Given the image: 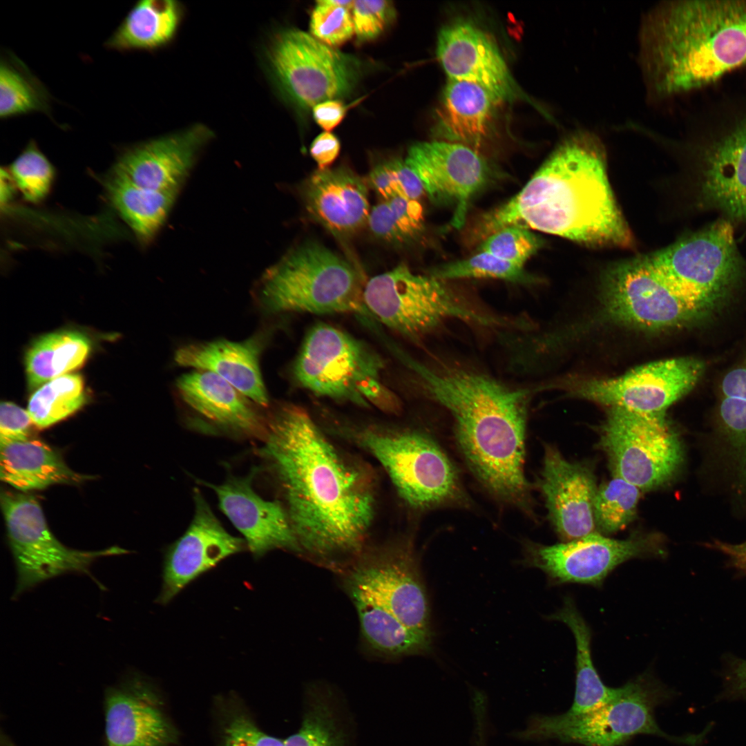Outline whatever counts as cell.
<instances>
[{
    "label": "cell",
    "instance_id": "obj_1",
    "mask_svg": "<svg viewBox=\"0 0 746 746\" xmlns=\"http://www.w3.org/2000/svg\"><path fill=\"white\" fill-rule=\"evenodd\" d=\"M261 455L280 489L300 553L354 558L374 519L376 477L343 452L303 408L282 404L266 419Z\"/></svg>",
    "mask_w": 746,
    "mask_h": 746
},
{
    "label": "cell",
    "instance_id": "obj_2",
    "mask_svg": "<svg viewBox=\"0 0 746 746\" xmlns=\"http://www.w3.org/2000/svg\"><path fill=\"white\" fill-rule=\"evenodd\" d=\"M508 227L537 230L592 247L634 245L609 182L604 146L586 131L569 134L519 193L480 216L470 238L481 242Z\"/></svg>",
    "mask_w": 746,
    "mask_h": 746
},
{
    "label": "cell",
    "instance_id": "obj_3",
    "mask_svg": "<svg viewBox=\"0 0 746 746\" xmlns=\"http://www.w3.org/2000/svg\"><path fill=\"white\" fill-rule=\"evenodd\" d=\"M397 356L452 416L459 449L481 483L498 499L529 509L524 472L528 392L468 370H435L402 350Z\"/></svg>",
    "mask_w": 746,
    "mask_h": 746
},
{
    "label": "cell",
    "instance_id": "obj_4",
    "mask_svg": "<svg viewBox=\"0 0 746 746\" xmlns=\"http://www.w3.org/2000/svg\"><path fill=\"white\" fill-rule=\"evenodd\" d=\"M639 41L649 100L701 88L746 63V0L662 2L643 18Z\"/></svg>",
    "mask_w": 746,
    "mask_h": 746
},
{
    "label": "cell",
    "instance_id": "obj_5",
    "mask_svg": "<svg viewBox=\"0 0 746 746\" xmlns=\"http://www.w3.org/2000/svg\"><path fill=\"white\" fill-rule=\"evenodd\" d=\"M329 432L374 457L410 506L427 508L460 499L457 470L427 434L408 428L340 420L330 422Z\"/></svg>",
    "mask_w": 746,
    "mask_h": 746
},
{
    "label": "cell",
    "instance_id": "obj_6",
    "mask_svg": "<svg viewBox=\"0 0 746 746\" xmlns=\"http://www.w3.org/2000/svg\"><path fill=\"white\" fill-rule=\"evenodd\" d=\"M364 287L348 261L320 244L308 242L291 249L265 272L256 298L272 314L354 313L369 317Z\"/></svg>",
    "mask_w": 746,
    "mask_h": 746
},
{
    "label": "cell",
    "instance_id": "obj_7",
    "mask_svg": "<svg viewBox=\"0 0 746 746\" xmlns=\"http://www.w3.org/2000/svg\"><path fill=\"white\" fill-rule=\"evenodd\" d=\"M662 282L701 317L724 304L746 280L731 222L721 218L644 256Z\"/></svg>",
    "mask_w": 746,
    "mask_h": 746
},
{
    "label": "cell",
    "instance_id": "obj_8",
    "mask_svg": "<svg viewBox=\"0 0 746 746\" xmlns=\"http://www.w3.org/2000/svg\"><path fill=\"white\" fill-rule=\"evenodd\" d=\"M667 696L662 687L644 674L622 685L616 698L599 708L580 714L535 715L511 736L523 741L554 739L584 746H619L633 736L646 734L700 746L708 729L674 736L658 726L653 709Z\"/></svg>",
    "mask_w": 746,
    "mask_h": 746
},
{
    "label": "cell",
    "instance_id": "obj_9",
    "mask_svg": "<svg viewBox=\"0 0 746 746\" xmlns=\"http://www.w3.org/2000/svg\"><path fill=\"white\" fill-rule=\"evenodd\" d=\"M363 301L372 318L414 341L450 318L483 326L506 325L504 319L465 304L444 280L414 274L404 264L370 278L365 284Z\"/></svg>",
    "mask_w": 746,
    "mask_h": 746
},
{
    "label": "cell",
    "instance_id": "obj_10",
    "mask_svg": "<svg viewBox=\"0 0 746 746\" xmlns=\"http://www.w3.org/2000/svg\"><path fill=\"white\" fill-rule=\"evenodd\" d=\"M384 368L382 356L366 343L320 323L307 333L292 372L298 384L316 396L369 408Z\"/></svg>",
    "mask_w": 746,
    "mask_h": 746
},
{
    "label": "cell",
    "instance_id": "obj_11",
    "mask_svg": "<svg viewBox=\"0 0 746 746\" xmlns=\"http://www.w3.org/2000/svg\"><path fill=\"white\" fill-rule=\"evenodd\" d=\"M1 504L17 571L13 600L50 579L71 573L88 575L104 590L90 572L91 565L100 557L128 552L115 546L81 551L64 545L49 529L41 507L32 495L2 491Z\"/></svg>",
    "mask_w": 746,
    "mask_h": 746
},
{
    "label": "cell",
    "instance_id": "obj_12",
    "mask_svg": "<svg viewBox=\"0 0 746 746\" xmlns=\"http://www.w3.org/2000/svg\"><path fill=\"white\" fill-rule=\"evenodd\" d=\"M599 446L613 476L640 490H651L671 479L682 461L678 437L662 414L609 408Z\"/></svg>",
    "mask_w": 746,
    "mask_h": 746
},
{
    "label": "cell",
    "instance_id": "obj_13",
    "mask_svg": "<svg viewBox=\"0 0 746 746\" xmlns=\"http://www.w3.org/2000/svg\"><path fill=\"white\" fill-rule=\"evenodd\" d=\"M271 71L282 91L303 108L349 94L361 73V61L296 28L278 33L268 50Z\"/></svg>",
    "mask_w": 746,
    "mask_h": 746
},
{
    "label": "cell",
    "instance_id": "obj_14",
    "mask_svg": "<svg viewBox=\"0 0 746 746\" xmlns=\"http://www.w3.org/2000/svg\"><path fill=\"white\" fill-rule=\"evenodd\" d=\"M343 571V585L365 592L412 631L432 636L430 609L412 542L366 546Z\"/></svg>",
    "mask_w": 746,
    "mask_h": 746
},
{
    "label": "cell",
    "instance_id": "obj_15",
    "mask_svg": "<svg viewBox=\"0 0 746 746\" xmlns=\"http://www.w3.org/2000/svg\"><path fill=\"white\" fill-rule=\"evenodd\" d=\"M526 563L542 570L554 584L602 586L619 565L634 558L663 557L664 540L657 534L635 533L624 539L594 532L551 546H528Z\"/></svg>",
    "mask_w": 746,
    "mask_h": 746
},
{
    "label": "cell",
    "instance_id": "obj_16",
    "mask_svg": "<svg viewBox=\"0 0 746 746\" xmlns=\"http://www.w3.org/2000/svg\"><path fill=\"white\" fill-rule=\"evenodd\" d=\"M602 299L611 319L640 329H662L701 318L671 291L643 256L619 262L606 271Z\"/></svg>",
    "mask_w": 746,
    "mask_h": 746
},
{
    "label": "cell",
    "instance_id": "obj_17",
    "mask_svg": "<svg viewBox=\"0 0 746 746\" xmlns=\"http://www.w3.org/2000/svg\"><path fill=\"white\" fill-rule=\"evenodd\" d=\"M705 370V363L693 357L656 361L638 367L624 375L578 383L574 394L604 405L644 414H662L689 392Z\"/></svg>",
    "mask_w": 746,
    "mask_h": 746
},
{
    "label": "cell",
    "instance_id": "obj_18",
    "mask_svg": "<svg viewBox=\"0 0 746 746\" xmlns=\"http://www.w3.org/2000/svg\"><path fill=\"white\" fill-rule=\"evenodd\" d=\"M436 203L454 206L452 225L461 228L472 197L494 177L489 162L476 149L442 140L412 145L404 160Z\"/></svg>",
    "mask_w": 746,
    "mask_h": 746
},
{
    "label": "cell",
    "instance_id": "obj_19",
    "mask_svg": "<svg viewBox=\"0 0 746 746\" xmlns=\"http://www.w3.org/2000/svg\"><path fill=\"white\" fill-rule=\"evenodd\" d=\"M104 710V746H170L176 740L156 688L137 672L106 689Z\"/></svg>",
    "mask_w": 746,
    "mask_h": 746
},
{
    "label": "cell",
    "instance_id": "obj_20",
    "mask_svg": "<svg viewBox=\"0 0 746 746\" xmlns=\"http://www.w3.org/2000/svg\"><path fill=\"white\" fill-rule=\"evenodd\" d=\"M195 510L185 533L167 550L162 586L156 602L168 604L187 584L224 558L245 549V539L229 533L198 489Z\"/></svg>",
    "mask_w": 746,
    "mask_h": 746
},
{
    "label": "cell",
    "instance_id": "obj_21",
    "mask_svg": "<svg viewBox=\"0 0 746 746\" xmlns=\"http://www.w3.org/2000/svg\"><path fill=\"white\" fill-rule=\"evenodd\" d=\"M437 55L448 79L477 84L499 102L521 95L496 43L471 22L457 21L442 28Z\"/></svg>",
    "mask_w": 746,
    "mask_h": 746
},
{
    "label": "cell",
    "instance_id": "obj_22",
    "mask_svg": "<svg viewBox=\"0 0 746 746\" xmlns=\"http://www.w3.org/2000/svg\"><path fill=\"white\" fill-rule=\"evenodd\" d=\"M695 173L699 209L746 221V120L702 149Z\"/></svg>",
    "mask_w": 746,
    "mask_h": 746
},
{
    "label": "cell",
    "instance_id": "obj_23",
    "mask_svg": "<svg viewBox=\"0 0 746 746\" xmlns=\"http://www.w3.org/2000/svg\"><path fill=\"white\" fill-rule=\"evenodd\" d=\"M539 487L549 517L565 542L595 532L593 503L595 477L584 463L571 462L558 450L546 446Z\"/></svg>",
    "mask_w": 746,
    "mask_h": 746
},
{
    "label": "cell",
    "instance_id": "obj_24",
    "mask_svg": "<svg viewBox=\"0 0 746 746\" xmlns=\"http://www.w3.org/2000/svg\"><path fill=\"white\" fill-rule=\"evenodd\" d=\"M254 475L230 477L220 485L204 484L215 491L221 510L244 536L256 558L277 548L300 553L285 507L278 501L263 499L253 489Z\"/></svg>",
    "mask_w": 746,
    "mask_h": 746
},
{
    "label": "cell",
    "instance_id": "obj_25",
    "mask_svg": "<svg viewBox=\"0 0 746 746\" xmlns=\"http://www.w3.org/2000/svg\"><path fill=\"white\" fill-rule=\"evenodd\" d=\"M212 132L198 124L181 133L154 139L126 150L115 169L139 186L178 191L200 149Z\"/></svg>",
    "mask_w": 746,
    "mask_h": 746
},
{
    "label": "cell",
    "instance_id": "obj_26",
    "mask_svg": "<svg viewBox=\"0 0 746 746\" xmlns=\"http://www.w3.org/2000/svg\"><path fill=\"white\" fill-rule=\"evenodd\" d=\"M310 216L337 237H345L367 223L368 191L364 180L347 167L315 171L304 188Z\"/></svg>",
    "mask_w": 746,
    "mask_h": 746
},
{
    "label": "cell",
    "instance_id": "obj_27",
    "mask_svg": "<svg viewBox=\"0 0 746 746\" xmlns=\"http://www.w3.org/2000/svg\"><path fill=\"white\" fill-rule=\"evenodd\" d=\"M175 388L181 400L211 423L263 437L267 415L261 413L260 406L218 375L192 370L178 379Z\"/></svg>",
    "mask_w": 746,
    "mask_h": 746
},
{
    "label": "cell",
    "instance_id": "obj_28",
    "mask_svg": "<svg viewBox=\"0 0 746 746\" xmlns=\"http://www.w3.org/2000/svg\"><path fill=\"white\" fill-rule=\"evenodd\" d=\"M260 338L242 341L226 339L182 345L174 354L181 367L211 372L230 383L256 404L266 408L269 397L262 379Z\"/></svg>",
    "mask_w": 746,
    "mask_h": 746
},
{
    "label": "cell",
    "instance_id": "obj_29",
    "mask_svg": "<svg viewBox=\"0 0 746 746\" xmlns=\"http://www.w3.org/2000/svg\"><path fill=\"white\" fill-rule=\"evenodd\" d=\"M499 103L477 84L448 79L435 112L432 133L437 140L475 149L491 135Z\"/></svg>",
    "mask_w": 746,
    "mask_h": 746
},
{
    "label": "cell",
    "instance_id": "obj_30",
    "mask_svg": "<svg viewBox=\"0 0 746 746\" xmlns=\"http://www.w3.org/2000/svg\"><path fill=\"white\" fill-rule=\"evenodd\" d=\"M0 477L2 481L23 492L78 484L86 478L70 469L59 452L34 436L0 443Z\"/></svg>",
    "mask_w": 746,
    "mask_h": 746
},
{
    "label": "cell",
    "instance_id": "obj_31",
    "mask_svg": "<svg viewBox=\"0 0 746 746\" xmlns=\"http://www.w3.org/2000/svg\"><path fill=\"white\" fill-rule=\"evenodd\" d=\"M343 586L356 609L365 645L372 653L394 660L430 649V636L409 629L365 592Z\"/></svg>",
    "mask_w": 746,
    "mask_h": 746
},
{
    "label": "cell",
    "instance_id": "obj_32",
    "mask_svg": "<svg viewBox=\"0 0 746 746\" xmlns=\"http://www.w3.org/2000/svg\"><path fill=\"white\" fill-rule=\"evenodd\" d=\"M548 618L567 625L575 640V692L573 705L566 712L586 713L616 698L622 691V687H609L600 678L592 659L591 630L573 600L566 596L562 608Z\"/></svg>",
    "mask_w": 746,
    "mask_h": 746
},
{
    "label": "cell",
    "instance_id": "obj_33",
    "mask_svg": "<svg viewBox=\"0 0 746 746\" xmlns=\"http://www.w3.org/2000/svg\"><path fill=\"white\" fill-rule=\"evenodd\" d=\"M180 17V6L176 1H138L105 44L110 49L120 51L160 47L173 37Z\"/></svg>",
    "mask_w": 746,
    "mask_h": 746
},
{
    "label": "cell",
    "instance_id": "obj_34",
    "mask_svg": "<svg viewBox=\"0 0 746 746\" xmlns=\"http://www.w3.org/2000/svg\"><path fill=\"white\" fill-rule=\"evenodd\" d=\"M106 181L115 207L140 240L150 241L164 224L178 191H159L137 186L114 168Z\"/></svg>",
    "mask_w": 746,
    "mask_h": 746
},
{
    "label": "cell",
    "instance_id": "obj_35",
    "mask_svg": "<svg viewBox=\"0 0 746 746\" xmlns=\"http://www.w3.org/2000/svg\"><path fill=\"white\" fill-rule=\"evenodd\" d=\"M92 350L90 338L75 330H60L40 336L25 356L28 388L31 390L80 367Z\"/></svg>",
    "mask_w": 746,
    "mask_h": 746
},
{
    "label": "cell",
    "instance_id": "obj_36",
    "mask_svg": "<svg viewBox=\"0 0 746 746\" xmlns=\"http://www.w3.org/2000/svg\"><path fill=\"white\" fill-rule=\"evenodd\" d=\"M338 707L337 698L329 687L310 685L300 726L285 740V746H347Z\"/></svg>",
    "mask_w": 746,
    "mask_h": 746
},
{
    "label": "cell",
    "instance_id": "obj_37",
    "mask_svg": "<svg viewBox=\"0 0 746 746\" xmlns=\"http://www.w3.org/2000/svg\"><path fill=\"white\" fill-rule=\"evenodd\" d=\"M50 96L44 85L14 55L1 58L0 116L8 118L31 112L48 113Z\"/></svg>",
    "mask_w": 746,
    "mask_h": 746
},
{
    "label": "cell",
    "instance_id": "obj_38",
    "mask_svg": "<svg viewBox=\"0 0 746 746\" xmlns=\"http://www.w3.org/2000/svg\"><path fill=\"white\" fill-rule=\"evenodd\" d=\"M79 374H66L41 385L30 397L28 412L36 427L45 428L66 419L86 402Z\"/></svg>",
    "mask_w": 746,
    "mask_h": 746
},
{
    "label": "cell",
    "instance_id": "obj_39",
    "mask_svg": "<svg viewBox=\"0 0 746 746\" xmlns=\"http://www.w3.org/2000/svg\"><path fill=\"white\" fill-rule=\"evenodd\" d=\"M640 490L613 476L597 488L593 503L595 526L605 534L624 528L635 517Z\"/></svg>",
    "mask_w": 746,
    "mask_h": 746
},
{
    "label": "cell",
    "instance_id": "obj_40",
    "mask_svg": "<svg viewBox=\"0 0 746 746\" xmlns=\"http://www.w3.org/2000/svg\"><path fill=\"white\" fill-rule=\"evenodd\" d=\"M429 275L442 280L458 278H494L520 284L535 279L524 267L485 251L432 268Z\"/></svg>",
    "mask_w": 746,
    "mask_h": 746
},
{
    "label": "cell",
    "instance_id": "obj_41",
    "mask_svg": "<svg viewBox=\"0 0 746 746\" xmlns=\"http://www.w3.org/2000/svg\"><path fill=\"white\" fill-rule=\"evenodd\" d=\"M354 3L351 0L316 1L310 15V34L331 47L346 43L354 35Z\"/></svg>",
    "mask_w": 746,
    "mask_h": 746
},
{
    "label": "cell",
    "instance_id": "obj_42",
    "mask_svg": "<svg viewBox=\"0 0 746 746\" xmlns=\"http://www.w3.org/2000/svg\"><path fill=\"white\" fill-rule=\"evenodd\" d=\"M10 171L23 196L32 202L46 197L54 177L51 164L34 142L29 143L12 162Z\"/></svg>",
    "mask_w": 746,
    "mask_h": 746
},
{
    "label": "cell",
    "instance_id": "obj_43",
    "mask_svg": "<svg viewBox=\"0 0 746 746\" xmlns=\"http://www.w3.org/2000/svg\"><path fill=\"white\" fill-rule=\"evenodd\" d=\"M369 179L372 187L384 200L396 197L419 200L425 193L418 176L405 160L399 158L375 166Z\"/></svg>",
    "mask_w": 746,
    "mask_h": 746
},
{
    "label": "cell",
    "instance_id": "obj_44",
    "mask_svg": "<svg viewBox=\"0 0 746 746\" xmlns=\"http://www.w3.org/2000/svg\"><path fill=\"white\" fill-rule=\"evenodd\" d=\"M477 251H485L519 266L541 247V240L530 229L508 227L482 240Z\"/></svg>",
    "mask_w": 746,
    "mask_h": 746
},
{
    "label": "cell",
    "instance_id": "obj_45",
    "mask_svg": "<svg viewBox=\"0 0 746 746\" xmlns=\"http://www.w3.org/2000/svg\"><path fill=\"white\" fill-rule=\"evenodd\" d=\"M719 419L722 432L736 459L739 477L746 484V401L723 397Z\"/></svg>",
    "mask_w": 746,
    "mask_h": 746
},
{
    "label": "cell",
    "instance_id": "obj_46",
    "mask_svg": "<svg viewBox=\"0 0 746 746\" xmlns=\"http://www.w3.org/2000/svg\"><path fill=\"white\" fill-rule=\"evenodd\" d=\"M354 35L359 43L379 37L395 18L390 1H354L352 10Z\"/></svg>",
    "mask_w": 746,
    "mask_h": 746
},
{
    "label": "cell",
    "instance_id": "obj_47",
    "mask_svg": "<svg viewBox=\"0 0 746 746\" xmlns=\"http://www.w3.org/2000/svg\"><path fill=\"white\" fill-rule=\"evenodd\" d=\"M222 735V746H285V740L265 733L240 711L231 714Z\"/></svg>",
    "mask_w": 746,
    "mask_h": 746
},
{
    "label": "cell",
    "instance_id": "obj_48",
    "mask_svg": "<svg viewBox=\"0 0 746 746\" xmlns=\"http://www.w3.org/2000/svg\"><path fill=\"white\" fill-rule=\"evenodd\" d=\"M393 220L407 243L419 236L424 229L423 209L419 200L396 197L386 200Z\"/></svg>",
    "mask_w": 746,
    "mask_h": 746
},
{
    "label": "cell",
    "instance_id": "obj_49",
    "mask_svg": "<svg viewBox=\"0 0 746 746\" xmlns=\"http://www.w3.org/2000/svg\"><path fill=\"white\" fill-rule=\"evenodd\" d=\"M36 427L28 410L12 402H2L0 408V443L28 439Z\"/></svg>",
    "mask_w": 746,
    "mask_h": 746
},
{
    "label": "cell",
    "instance_id": "obj_50",
    "mask_svg": "<svg viewBox=\"0 0 746 746\" xmlns=\"http://www.w3.org/2000/svg\"><path fill=\"white\" fill-rule=\"evenodd\" d=\"M367 224L378 238L394 245L405 242L393 220L392 210L386 200L374 206L370 212Z\"/></svg>",
    "mask_w": 746,
    "mask_h": 746
},
{
    "label": "cell",
    "instance_id": "obj_51",
    "mask_svg": "<svg viewBox=\"0 0 746 746\" xmlns=\"http://www.w3.org/2000/svg\"><path fill=\"white\" fill-rule=\"evenodd\" d=\"M341 144L338 137L331 132L324 131L316 136L311 144L309 153L316 162L318 169H328L339 154Z\"/></svg>",
    "mask_w": 746,
    "mask_h": 746
},
{
    "label": "cell",
    "instance_id": "obj_52",
    "mask_svg": "<svg viewBox=\"0 0 746 746\" xmlns=\"http://www.w3.org/2000/svg\"><path fill=\"white\" fill-rule=\"evenodd\" d=\"M312 109L317 124L325 131L330 132L343 121L347 107L341 99H336L320 102Z\"/></svg>",
    "mask_w": 746,
    "mask_h": 746
},
{
    "label": "cell",
    "instance_id": "obj_53",
    "mask_svg": "<svg viewBox=\"0 0 746 746\" xmlns=\"http://www.w3.org/2000/svg\"><path fill=\"white\" fill-rule=\"evenodd\" d=\"M722 697L727 699H746V660L733 658L725 677Z\"/></svg>",
    "mask_w": 746,
    "mask_h": 746
},
{
    "label": "cell",
    "instance_id": "obj_54",
    "mask_svg": "<svg viewBox=\"0 0 746 746\" xmlns=\"http://www.w3.org/2000/svg\"><path fill=\"white\" fill-rule=\"evenodd\" d=\"M723 397L746 401V361L727 372L721 382Z\"/></svg>",
    "mask_w": 746,
    "mask_h": 746
},
{
    "label": "cell",
    "instance_id": "obj_55",
    "mask_svg": "<svg viewBox=\"0 0 746 746\" xmlns=\"http://www.w3.org/2000/svg\"><path fill=\"white\" fill-rule=\"evenodd\" d=\"M706 546L719 551L728 558L729 566L746 575V541L740 544H729L715 540Z\"/></svg>",
    "mask_w": 746,
    "mask_h": 746
}]
</instances>
